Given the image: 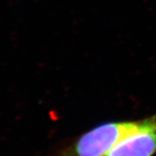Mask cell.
Segmentation results:
<instances>
[{
  "instance_id": "6da1fadb",
  "label": "cell",
  "mask_w": 156,
  "mask_h": 156,
  "mask_svg": "<svg viewBox=\"0 0 156 156\" xmlns=\"http://www.w3.org/2000/svg\"><path fill=\"white\" fill-rule=\"evenodd\" d=\"M137 123L126 121L100 124L72 140L54 156H105Z\"/></svg>"
},
{
  "instance_id": "7a4b0ae2",
  "label": "cell",
  "mask_w": 156,
  "mask_h": 156,
  "mask_svg": "<svg viewBox=\"0 0 156 156\" xmlns=\"http://www.w3.org/2000/svg\"><path fill=\"white\" fill-rule=\"evenodd\" d=\"M156 154V113L138 120L136 127L105 156H154Z\"/></svg>"
}]
</instances>
